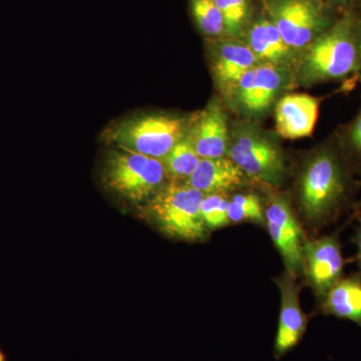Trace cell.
I'll use <instances>...</instances> for the list:
<instances>
[{"label": "cell", "mask_w": 361, "mask_h": 361, "mask_svg": "<svg viewBox=\"0 0 361 361\" xmlns=\"http://www.w3.org/2000/svg\"><path fill=\"white\" fill-rule=\"evenodd\" d=\"M214 2L224 20L225 32L231 37L239 35L248 18L247 0H214Z\"/></svg>", "instance_id": "obj_22"}, {"label": "cell", "mask_w": 361, "mask_h": 361, "mask_svg": "<svg viewBox=\"0 0 361 361\" xmlns=\"http://www.w3.org/2000/svg\"><path fill=\"white\" fill-rule=\"evenodd\" d=\"M200 161L187 135L161 160L169 182L173 183H186Z\"/></svg>", "instance_id": "obj_18"}, {"label": "cell", "mask_w": 361, "mask_h": 361, "mask_svg": "<svg viewBox=\"0 0 361 361\" xmlns=\"http://www.w3.org/2000/svg\"><path fill=\"white\" fill-rule=\"evenodd\" d=\"M319 99L305 94H287L278 101L275 123L278 134L284 139L310 137L319 116Z\"/></svg>", "instance_id": "obj_13"}, {"label": "cell", "mask_w": 361, "mask_h": 361, "mask_svg": "<svg viewBox=\"0 0 361 361\" xmlns=\"http://www.w3.org/2000/svg\"><path fill=\"white\" fill-rule=\"evenodd\" d=\"M203 198L186 183L169 182L146 202L145 216L171 238L203 241L208 235L201 214Z\"/></svg>", "instance_id": "obj_3"}, {"label": "cell", "mask_w": 361, "mask_h": 361, "mask_svg": "<svg viewBox=\"0 0 361 361\" xmlns=\"http://www.w3.org/2000/svg\"><path fill=\"white\" fill-rule=\"evenodd\" d=\"M228 205L229 199L225 194L204 195L201 214L208 231L231 224L228 217Z\"/></svg>", "instance_id": "obj_21"}, {"label": "cell", "mask_w": 361, "mask_h": 361, "mask_svg": "<svg viewBox=\"0 0 361 361\" xmlns=\"http://www.w3.org/2000/svg\"><path fill=\"white\" fill-rule=\"evenodd\" d=\"M247 44L260 63L280 66L293 56V49L285 44L276 26L266 18L251 26Z\"/></svg>", "instance_id": "obj_17"}, {"label": "cell", "mask_w": 361, "mask_h": 361, "mask_svg": "<svg viewBox=\"0 0 361 361\" xmlns=\"http://www.w3.org/2000/svg\"><path fill=\"white\" fill-rule=\"evenodd\" d=\"M228 217L230 223L252 222L265 225V210L260 198L254 194H237L229 199Z\"/></svg>", "instance_id": "obj_19"}, {"label": "cell", "mask_w": 361, "mask_h": 361, "mask_svg": "<svg viewBox=\"0 0 361 361\" xmlns=\"http://www.w3.org/2000/svg\"><path fill=\"white\" fill-rule=\"evenodd\" d=\"M325 314L355 323L361 329V271L342 277L322 299Z\"/></svg>", "instance_id": "obj_16"}, {"label": "cell", "mask_w": 361, "mask_h": 361, "mask_svg": "<svg viewBox=\"0 0 361 361\" xmlns=\"http://www.w3.org/2000/svg\"><path fill=\"white\" fill-rule=\"evenodd\" d=\"M187 137L201 159L228 157L230 135L227 116L218 102L211 103L188 125Z\"/></svg>", "instance_id": "obj_12"}, {"label": "cell", "mask_w": 361, "mask_h": 361, "mask_svg": "<svg viewBox=\"0 0 361 361\" xmlns=\"http://www.w3.org/2000/svg\"><path fill=\"white\" fill-rule=\"evenodd\" d=\"M344 142L349 153L361 161V111L349 126Z\"/></svg>", "instance_id": "obj_23"}, {"label": "cell", "mask_w": 361, "mask_h": 361, "mask_svg": "<svg viewBox=\"0 0 361 361\" xmlns=\"http://www.w3.org/2000/svg\"><path fill=\"white\" fill-rule=\"evenodd\" d=\"M353 241H355L356 249H357L356 257H357L358 261H360V262L361 263V216L360 224H358L357 229H356L355 238H353Z\"/></svg>", "instance_id": "obj_25"}, {"label": "cell", "mask_w": 361, "mask_h": 361, "mask_svg": "<svg viewBox=\"0 0 361 361\" xmlns=\"http://www.w3.org/2000/svg\"><path fill=\"white\" fill-rule=\"evenodd\" d=\"M334 1L337 4H345L350 1V0H334Z\"/></svg>", "instance_id": "obj_26"}, {"label": "cell", "mask_w": 361, "mask_h": 361, "mask_svg": "<svg viewBox=\"0 0 361 361\" xmlns=\"http://www.w3.org/2000/svg\"><path fill=\"white\" fill-rule=\"evenodd\" d=\"M246 178L229 157L201 159L186 184L204 195L225 194L243 187Z\"/></svg>", "instance_id": "obj_14"}, {"label": "cell", "mask_w": 361, "mask_h": 361, "mask_svg": "<svg viewBox=\"0 0 361 361\" xmlns=\"http://www.w3.org/2000/svg\"><path fill=\"white\" fill-rule=\"evenodd\" d=\"M356 47H357V73L361 75V18L355 23Z\"/></svg>", "instance_id": "obj_24"}, {"label": "cell", "mask_w": 361, "mask_h": 361, "mask_svg": "<svg viewBox=\"0 0 361 361\" xmlns=\"http://www.w3.org/2000/svg\"><path fill=\"white\" fill-rule=\"evenodd\" d=\"M276 284L281 297V307L273 346V356L275 360H279L302 341L307 330L308 319L301 308L296 278L286 272L278 278Z\"/></svg>", "instance_id": "obj_10"}, {"label": "cell", "mask_w": 361, "mask_h": 361, "mask_svg": "<svg viewBox=\"0 0 361 361\" xmlns=\"http://www.w3.org/2000/svg\"><path fill=\"white\" fill-rule=\"evenodd\" d=\"M103 179L111 192L133 204L146 203L169 183L161 160L118 148L106 154Z\"/></svg>", "instance_id": "obj_4"}, {"label": "cell", "mask_w": 361, "mask_h": 361, "mask_svg": "<svg viewBox=\"0 0 361 361\" xmlns=\"http://www.w3.org/2000/svg\"><path fill=\"white\" fill-rule=\"evenodd\" d=\"M192 13L201 32L219 37L225 32L224 20L214 0H191Z\"/></svg>", "instance_id": "obj_20"}, {"label": "cell", "mask_w": 361, "mask_h": 361, "mask_svg": "<svg viewBox=\"0 0 361 361\" xmlns=\"http://www.w3.org/2000/svg\"><path fill=\"white\" fill-rule=\"evenodd\" d=\"M344 259L337 235L308 239L303 245V272L318 298L322 299L343 277Z\"/></svg>", "instance_id": "obj_9"}, {"label": "cell", "mask_w": 361, "mask_h": 361, "mask_svg": "<svg viewBox=\"0 0 361 361\" xmlns=\"http://www.w3.org/2000/svg\"><path fill=\"white\" fill-rule=\"evenodd\" d=\"M233 135L228 157L247 178L268 186H277L283 180V155L269 137L249 126H239Z\"/></svg>", "instance_id": "obj_6"}, {"label": "cell", "mask_w": 361, "mask_h": 361, "mask_svg": "<svg viewBox=\"0 0 361 361\" xmlns=\"http://www.w3.org/2000/svg\"><path fill=\"white\" fill-rule=\"evenodd\" d=\"M283 84L280 66L260 63L247 71L232 92L242 110L257 115L270 108Z\"/></svg>", "instance_id": "obj_11"}, {"label": "cell", "mask_w": 361, "mask_h": 361, "mask_svg": "<svg viewBox=\"0 0 361 361\" xmlns=\"http://www.w3.org/2000/svg\"><path fill=\"white\" fill-rule=\"evenodd\" d=\"M355 21L342 18L330 25L307 47L300 65V77L307 84L344 80L357 73Z\"/></svg>", "instance_id": "obj_2"}, {"label": "cell", "mask_w": 361, "mask_h": 361, "mask_svg": "<svg viewBox=\"0 0 361 361\" xmlns=\"http://www.w3.org/2000/svg\"><path fill=\"white\" fill-rule=\"evenodd\" d=\"M260 63L248 44L228 40L216 49L213 71L216 82L225 92H232L241 78Z\"/></svg>", "instance_id": "obj_15"}, {"label": "cell", "mask_w": 361, "mask_h": 361, "mask_svg": "<svg viewBox=\"0 0 361 361\" xmlns=\"http://www.w3.org/2000/svg\"><path fill=\"white\" fill-rule=\"evenodd\" d=\"M268 8L271 21L293 51L307 47L330 26L315 0H272Z\"/></svg>", "instance_id": "obj_7"}, {"label": "cell", "mask_w": 361, "mask_h": 361, "mask_svg": "<svg viewBox=\"0 0 361 361\" xmlns=\"http://www.w3.org/2000/svg\"><path fill=\"white\" fill-rule=\"evenodd\" d=\"M0 361H6V358H4V355H2L1 351H0Z\"/></svg>", "instance_id": "obj_27"}, {"label": "cell", "mask_w": 361, "mask_h": 361, "mask_svg": "<svg viewBox=\"0 0 361 361\" xmlns=\"http://www.w3.org/2000/svg\"><path fill=\"white\" fill-rule=\"evenodd\" d=\"M265 226L279 251L286 272L297 278L303 273L302 230L288 202L272 197L265 209Z\"/></svg>", "instance_id": "obj_8"}, {"label": "cell", "mask_w": 361, "mask_h": 361, "mask_svg": "<svg viewBox=\"0 0 361 361\" xmlns=\"http://www.w3.org/2000/svg\"><path fill=\"white\" fill-rule=\"evenodd\" d=\"M349 180L341 156L324 149L307 161L299 180V204L312 226L329 222L348 197Z\"/></svg>", "instance_id": "obj_1"}, {"label": "cell", "mask_w": 361, "mask_h": 361, "mask_svg": "<svg viewBox=\"0 0 361 361\" xmlns=\"http://www.w3.org/2000/svg\"><path fill=\"white\" fill-rule=\"evenodd\" d=\"M187 132L185 118L154 114L123 121L111 127L106 137L118 149L161 160Z\"/></svg>", "instance_id": "obj_5"}]
</instances>
